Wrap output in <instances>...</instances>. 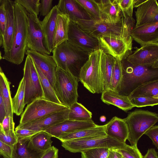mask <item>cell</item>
I'll list each match as a JSON object with an SVG mask.
<instances>
[{
	"label": "cell",
	"instance_id": "obj_60",
	"mask_svg": "<svg viewBox=\"0 0 158 158\" xmlns=\"http://www.w3.org/2000/svg\"></svg>",
	"mask_w": 158,
	"mask_h": 158
},
{
	"label": "cell",
	"instance_id": "obj_21",
	"mask_svg": "<svg viewBox=\"0 0 158 158\" xmlns=\"http://www.w3.org/2000/svg\"><path fill=\"white\" fill-rule=\"evenodd\" d=\"M99 7L102 21L115 25L123 19L116 0H95Z\"/></svg>",
	"mask_w": 158,
	"mask_h": 158
},
{
	"label": "cell",
	"instance_id": "obj_25",
	"mask_svg": "<svg viewBox=\"0 0 158 158\" xmlns=\"http://www.w3.org/2000/svg\"><path fill=\"white\" fill-rule=\"evenodd\" d=\"M101 99L105 103L114 106L126 112L134 107L127 96L120 94L110 89L103 91Z\"/></svg>",
	"mask_w": 158,
	"mask_h": 158
},
{
	"label": "cell",
	"instance_id": "obj_20",
	"mask_svg": "<svg viewBox=\"0 0 158 158\" xmlns=\"http://www.w3.org/2000/svg\"><path fill=\"white\" fill-rule=\"evenodd\" d=\"M15 3L14 1L5 0L6 22L4 33L2 37L4 53L11 49L13 43L15 29Z\"/></svg>",
	"mask_w": 158,
	"mask_h": 158
},
{
	"label": "cell",
	"instance_id": "obj_39",
	"mask_svg": "<svg viewBox=\"0 0 158 158\" xmlns=\"http://www.w3.org/2000/svg\"><path fill=\"white\" fill-rule=\"evenodd\" d=\"M15 1L23 7L27 13L38 16L40 12V0H16Z\"/></svg>",
	"mask_w": 158,
	"mask_h": 158
},
{
	"label": "cell",
	"instance_id": "obj_7",
	"mask_svg": "<svg viewBox=\"0 0 158 158\" xmlns=\"http://www.w3.org/2000/svg\"><path fill=\"white\" fill-rule=\"evenodd\" d=\"M78 78L70 72L57 67L53 87L61 104L69 108L77 102Z\"/></svg>",
	"mask_w": 158,
	"mask_h": 158
},
{
	"label": "cell",
	"instance_id": "obj_46",
	"mask_svg": "<svg viewBox=\"0 0 158 158\" xmlns=\"http://www.w3.org/2000/svg\"><path fill=\"white\" fill-rule=\"evenodd\" d=\"M38 132L26 129L17 127L15 129V132L18 139L31 138Z\"/></svg>",
	"mask_w": 158,
	"mask_h": 158
},
{
	"label": "cell",
	"instance_id": "obj_47",
	"mask_svg": "<svg viewBox=\"0 0 158 158\" xmlns=\"http://www.w3.org/2000/svg\"><path fill=\"white\" fill-rule=\"evenodd\" d=\"M52 0H41L40 5V15L45 16L51 10Z\"/></svg>",
	"mask_w": 158,
	"mask_h": 158
},
{
	"label": "cell",
	"instance_id": "obj_43",
	"mask_svg": "<svg viewBox=\"0 0 158 158\" xmlns=\"http://www.w3.org/2000/svg\"><path fill=\"white\" fill-rule=\"evenodd\" d=\"M0 140L12 148L17 142L18 139L15 131H11L9 134L6 135L0 130Z\"/></svg>",
	"mask_w": 158,
	"mask_h": 158
},
{
	"label": "cell",
	"instance_id": "obj_49",
	"mask_svg": "<svg viewBox=\"0 0 158 158\" xmlns=\"http://www.w3.org/2000/svg\"><path fill=\"white\" fill-rule=\"evenodd\" d=\"M4 3L0 7V33L2 37L4 35L6 22V14Z\"/></svg>",
	"mask_w": 158,
	"mask_h": 158
},
{
	"label": "cell",
	"instance_id": "obj_6",
	"mask_svg": "<svg viewBox=\"0 0 158 158\" xmlns=\"http://www.w3.org/2000/svg\"><path fill=\"white\" fill-rule=\"evenodd\" d=\"M124 119L128 130L127 140L131 146H137L140 137L158 122V114L148 110L136 109L129 113Z\"/></svg>",
	"mask_w": 158,
	"mask_h": 158
},
{
	"label": "cell",
	"instance_id": "obj_9",
	"mask_svg": "<svg viewBox=\"0 0 158 158\" xmlns=\"http://www.w3.org/2000/svg\"><path fill=\"white\" fill-rule=\"evenodd\" d=\"M61 142L63 147L72 153H81L87 150L96 148L116 149L122 147L126 144L107 135L66 140Z\"/></svg>",
	"mask_w": 158,
	"mask_h": 158
},
{
	"label": "cell",
	"instance_id": "obj_27",
	"mask_svg": "<svg viewBox=\"0 0 158 158\" xmlns=\"http://www.w3.org/2000/svg\"><path fill=\"white\" fill-rule=\"evenodd\" d=\"M106 126V124L103 125H97L95 127L61 136L57 139L62 142L66 140L106 135L105 132Z\"/></svg>",
	"mask_w": 158,
	"mask_h": 158
},
{
	"label": "cell",
	"instance_id": "obj_29",
	"mask_svg": "<svg viewBox=\"0 0 158 158\" xmlns=\"http://www.w3.org/2000/svg\"><path fill=\"white\" fill-rule=\"evenodd\" d=\"M128 97L129 99L136 97L158 98V79L142 84L133 90Z\"/></svg>",
	"mask_w": 158,
	"mask_h": 158
},
{
	"label": "cell",
	"instance_id": "obj_45",
	"mask_svg": "<svg viewBox=\"0 0 158 158\" xmlns=\"http://www.w3.org/2000/svg\"><path fill=\"white\" fill-rule=\"evenodd\" d=\"M148 136L152 141V144L158 148V126L154 125L150 128L144 134Z\"/></svg>",
	"mask_w": 158,
	"mask_h": 158
},
{
	"label": "cell",
	"instance_id": "obj_18",
	"mask_svg": "<svg viewBox=\"0 0 158 158\" xmlns=\"http://www.w3.org/2000/svg\"><path fill=\"white\" fill-rule=\"evenodd\" d=\"M91 119L80 121L66 119L46 130L45 131L58 138L60 136L73 133L80 130L96 126Z\"/></svg>",
	"mask_w": 158,
	"mask_h": 158
},
{
	"label": "cell",
	"instance_id": "obj_50",
	"mask_svg": "<svg viewBox=\"0 0 158 158\" xmlns=\"http://www.w3.org/2000/svg\"><path fill=\"white\" fill-rule=\"evenodd\" d=\"M58 149L54 146L47 150L41 158H58Z\"/></svg>",
	"mask_w": 158,
	"mask_h": 158
},
{
	"label": "cell",
	"instance_id": "obj_44",
	"mask_svg": "<svg viewBox=\"0 0 158 158\" xmlns=\"http://www.w3.org/2000/svg\"><path fill=\"white\" fill-rule=\"evenodd\" d=\"M1 126L2 131L6 135L9 134L11 131H15V123L9 116H5Z\"/></svg>",
	"mask_w": 158,
	"mask_h": 158
},
{
	"label": "cell",
	"instance_id": "obj_59",
	"mask_svg": "<svg viewBox=\"0 0 158 158\" xmlns=\"http://www.w3.org/2000/svg\"><path fill=\"white\" fill-rule=\"evenodd\" d=\"M0 130H2V129L1 125L0 124Z\"/></svg>",
	"mask_w": 158,
	"mask_h": 158
},
{
	"label": "cell",
	"instance_id": "obj_14",
	"mask_svg": "<svg viewBox=\"0 0 158 158\" xmlns=\"http://www.w3.org/2000/svg\"><path fill=\"white\" fill-rule=\"evenodd\" d=\"M81 50L91 53L99 49L97 39L92 37L70 21L67 40Z\"/></svg>",
	"mask_w": 158,
	"mask_h": 158
},
{
	"label": "cell",
	"instance_id": "obj_40",
	"mask_svg": "<svg viewBox=\"0 0 158 158\" xmlns=\"http://www.w3.org/2000/svg\"><path fill=\"white\" fill-rule=\"evenodd\" d=\"M122 16L125 19L133 18L134 0H116Z\"/></svg>",
	"mask_w": 158,
	"mask_h": 158
},
{
	"label": "cell",
	"instance_id": "obj_4",
	"mask_svg": "<svg viewBox=\"0 0 158 158\" xmlns=\"http://www.w3.org/2000/svg\"><path fill=\"white\" fill-rule=\"evenodd\" d=\"M102 52L98 49L90 53L88 59L81 68L79 81L92 94L102 93L104 90L103 81L100 68Z\"/></svg>",
	"mask_w": 158,
	"mask_h": 158
},
{
	"label": "cell",
	"instance_id": "obj_11",
	"mask_svg": "<svg viewBox=\"0 0 158 158\" xmlns=\"http://www.w3.org/2000/svg\"><path fill=\"white\" fill-rule=\"evenodd\" d=\"M23 70L25 106L36 99H43L44 96L38 74L32 59L29 56L26 58Z\"/></svg>",
	"mask_w": 158,
	"mask_h": 158
},
{
	"label": "cell",
	"instance_id": "obj_32",
	"mask_svg": "<svg viewBox=\"0 0 158 158\" xmlns=\"http://www.w3.org/2000/svg\"><path fill=\"white\" fill-rule=\"evenodd\" d=\"M115 60L112 56L102 53L100 61V68L103 81V91L109 89Z\"/></svg>",
	"mask_w": 158,
	"mask_h": 158
},
{
	"label": "cell",
	"instance_id": "obj_58",
	"mask_svg": "<svg viewBox=\"0 0 158 158\" xmlns=\"http://www.w3.org/2000/svg\"><path fill=\"white\" fill-rule=\"evenodd\" d=\"M2 58V54L1 52L0 51V60Z\"/></svg>",
	"mask_w": 158,
	"mask_h": 158
},
{
	"label": "cell",
	"instance_id": "obj_26",
	"mask_svg": "<svg viewBox=\"0 0 158 158\" xmlns=\"http://www.w3.org/2000/svg\"><path fill=\"white\" fill-rule=\"evenodd\" d=\"M30 138L18 139L12 148L11 158H41L44 153L38 152L31 147Z\"/></svg>",
	"mask_w": 158,
	"mask_h": 158
},
{
	"label": "cell",
	"instance_id": "obj_5",
	"mask_svg": "<svg viewBox=\"0 0 158 158\" xmlns=\"http://www.w3.org/2000/svg\"><path fill=\"white\" fill-rule=\"evenodd\" d=\"M123 18L120 23L115 25L92 19L80 20L76 24L88 35L97 39L105 35H131V31L134 27L135 20L133 18Z\"/></svg>",
	"mask_w": 158,
	"mask_h": 158
},
{
	"label": "cell",
	"instance_id": "obj_28",
	"mask_svg": "<svg viewBox=\"0 0 158 158\" xmlns=\"http://www.w3.org/2000/svg\"><path fill=\"white\" fill-rule=\"evenodd\" d=\"M70 20L68 16L59 13L58 16L53 40V48L68 40Z\"/></svg>",
	"mask_w": 158,
	"mask_h": 158
},
{
	"label": "cell",
	"instance_id": "obj_1",
	"mask_svg": "<svg viewBox=\"0 0 158 158\" xmlns=\"http://www.w3.org/2000/svg\"><path fill=\"white\" fill-rule=\"evenodd\" d=\"M15 2V29L13 43L11 49L4 53L2 57L8 61L19 65L23 61L28 49V19L25 9Z\"/></svg>",
	"mask_w": 158,
	"mask_h": 158
},
{
	"label": "cell",
	"instance_id": "obj_22",
	"mask_svg": "<svg viewBox=\"0 0 158 158\" xmlns=\"http://www.w3.org/2000/svg\"><path fill=\"white\" fill-rule=\"evenodd\" d=\"M56 6L60 13L68 15L74 23L80 20L91 19L76 0H60Z\"/></svg>",
	"mask_w": 158,
	"mask_h": 158
},
{
	"label": "cell",
	"instance_id": "obj_16",
	"mask_svg": "<svg viewBox=\"0 0 158 158\" xmlns=\"http://www.w3.org/2000/svg\"><path fill=\"white\" fill-rule=\"evenodd\" d=\"M25 54L31 57L34 64L47 78L53 87L55 81L57 66L52 56L43 54L29 49L27 50Z\"/></svg>",
	"mask_w": 158,
	"mask_h": 158
},
{
	"label": "cell",
	"instance_id": "obj_36",
	"mask_svg": "<svg viewBox=\"0 0 158 158\" xmlns=\"http://www.w3.org/2000/svg\"><path fill=\"white\" fill-rule=\"evenodd\" d=\"M122 61L116 60H115L109 89L118 93L119 92L123 76Z\"/></svg>",
	"mask_w": 158,
	"mask_h": 158
},
{
	"label": "cell",
	"instance_id": "obj_55",
	"mask_svg": "<svg viewBox=\"0 0 158 158\" xmlns=\"http://www.w3.org/2000/svg\"><path fill=\"white\" fill-rule=\"evenodd\" d=\"M2 44V37L0 33V48Z\"/></svg>",
	"mask_w": 158,
	"mask_h": 158
},
{
	"label": "cell",
	"instance_id": "obj_54",
	"mask_svg": "<svg viewBox=\"0 0 158 158\" xmlns=\"http://www.w3.org/2000/svg\"><path fill=\"white\" fill-rule=\"evenodd\" d=\"M106 117L104 116H102L100 117V120L102 122H104L106 121Z\"/></svg>",
	"mask_w": 158,
	"mask_h": 158
},
{
	"label": "cell",
	"instance_id": "obj_57",
	"mask_svg": "<svg viewBox=\"0 0 158 158\" xmlns=\"http://www.w3.org/2000/svg\"><path fill=\"white\" fill-rule=\"evenodd\" d=\"M118 156L119 158H123V157H122V156L118 153Z\"/></svg>",
	"mask_w": 158,
	"mask_h": 158
},
{
	"label": "cell",
	"instance_id": "obj_42",
	"mask_svg": "<svg viewBox=\"0 0 158 158\" xmlns=\"http://www.w3.org/2000/svg\"><path fill=\"white\" fill-rule=\"evenodd\" d=\"M134 107H142L154 106L158 104V98L145 97H136L129 99Z\"/></svg>",
	"mask_w": 158,
	"mask_h": 158
},
{
	"label": "cell",
	"instance_id": "obj_52",
	"mask_svg": "<svg viewBox=\"0 0 158 158\" xmlns=\"http://www.w3.org/2000/svg\"><path fill=\"white\" fill-rule=\"evenodd\" d=\"M143 158H158V152L154 148H149Z\"/></svg>",
	"mask_w": 158,
	"mask_h": 158
},
{
	"label": "cell",
	"instance_id": "obj_41",
	"mask_svg": "<svg viewBox=\"0 0 158 158\" xmlns=\"http://www.w3.org/2000/svg\"><path fill=\"white\" fill-rule=\"evenodd\" d=\"M108 149L96 148L88 149L81 153V158H106L108 153Z\"/></svg>",
	"mask_w": 158,
	"mask_h": 158
},
{
	"label": "cell",
	"instance_id": "obj_3",
	"mask_svg": "<svg viewBox=\"0 0 158 158\" xmlns=\"http://www.w3.org/2000/svg\"><path fill=\"white\" fill-rule=\"evenodd\" d=\"M123 76L119 94L127 96L137 86L158 79V69L134 65L126 59L122 61Z\"/></svg>",
	"mask_w": 158,
	"mask_h": 158
},
{
	"label": "cell",
	"instance_id": "obj_37",
	"mask_svg": "<svg viewBox=\"0 0 158 158\" xmlns=\"http://www.w3.org/2000/svg\"><path fill=\"white\" fill-rule=\"evenodd\" d=\"M83 7L91 19L102 21L98 6L95 0H76Z\"/></svg>",
	"mask_w": 158,
	"mask_h": 158
},
{
	"label": "cell",
	"instance_id": "obj_53",
	"mask_svg": "<svg viewBox=\"0 0 158 158\" xmlns=\"http://www.w3.org/2000/svg\"><path fill=\"white\" fill-rule=\"evenodd\" d=\"M106 158H119L118 153L113 149L109 148L108 155Z\"/></svg>",
	"mask_w": 158,
	"mask_h": 158
},
{
	"label": "cell",
	"instance_id": "obj_13",
	"mask_svg": "<svg viewBox=\"0 0 158 158\" xmlns=\"http://www.w3.org/2000/svg\"><path fill=\"white\" fill-rule=\"evenodd\" d=\"M135 50L126 59L134 65L158 69V44H152L134 48Z\"/></svg>",
	"mask_w": 158,
	"mask_h": 158
},
{
	"label": "cell",
	"instance_id": "obj_31",
	"mask_svg": "<svg viewBox=\"0 0 158 158\" xmlns=\"http://www.w3.org/2000/svg\"><path fill=\"white\" fill-rule=\"evenodd\" d=\"M52 137L45 131H39L30 138V144L38 152L44 153L52 147Z\"/></svg>",
	"mask_w": 158,
	"mask_h": 158
},
{
	"label": "cell",
	"instance_id": "obj_51",
	"mask_svg": "<svg viewBox=\"0 0 158 158\" xmlns=\"http://www.w3.org/2000/svg\"><path fill=\"white\" fill-rule=\"evenodd\" d=\"M6 115L4 101L0 92V124Z\"/></svg>",
	"mask_w": 158,
	"mask_h": 158
},
{
	"label": "cell",
	"instance_id": "obj_33",
	"mask_svg": "<svg viewBox=\"0 0 158 158\" xmlns=\"http://www.w3.org/2000/svg\"><path fill=\"white\" fill-rule=\"evenodd\" d=\"M69 109L68 119L80 121H87L92 119V113L77 102L72 104Z\"/></svg>",
	"mask_w": 158,
	"mask_h": 158
},
{
	"label": "cell",
	"instance_id": "obj_34",
	"mask_svg": "<svg viewBox=\"0 0 158 158\" xmlns=\"http://www.w3.org/2000/svg\"><path fill=\"white\" fill-rule=\"evenodd\" d=\"M35 66L39 77L43 93V99L58 104H62L57 98L54 89L48 79L39 68L35 65Z\"/></svg>",
	"mask_w": 158,
	"mask_h": 158
},
{
	"label": "cell",
	"instance_id": "obj_15",
	"mask_svg": "<svg viewBox=\"0 0 158 158\" xmlns=\"http://www.w3.org/2000/svg\"><path fill=\"white\" fill-rule=\"evenodd\" d=\"M136 27L158 22V4L156 0H134Z\"/></svg>",
	"mask_w": 158,
	"mask_h": 158
},
{
	"label": "cell",
	"instance_id": "obj_56",
	"mask_svg": "<svg viewBox=\"0 0 158 158\" xmlns=\"http://www.w3.org/2000/svg\"><path fill=\"white\" fill-rule=\"evenodd\" d=\"M5 0H0V7L4 3Z\"/></svg>",
	"mask_w": 158,
	"mask_h": 158
},
{
	"label": "cell",
	"instance_id": "obj_38",
	"mask_svg": "<svg viewBox=\"0 0 158 158\" xmlns=\"http://www.w3.org/2000/svg\"><path fill=\"white\" fill-rule=\"evenodd\" d=\"M114 149L120 154L123 158H143V156L137 146L126 144L122 148Z\"/></svg>",
	"mask_w": 158,
	"mask_h": 158
},
{
	"label": "cell",
	"instance_id": "obj_30",
	"mask_svg": "<svg viewBox=\"0 0 158 158\" xmlns=\"http://www.w3.org/2000/svg\"><path fill=\"white\" fill-rule=\"evenodd\" d=\"M10 82L0 66V92L4 102L6 115L13 120V112Z\"/></svg>",
	"mask_w": 158,
	"mask_h": 158
},
{
	"label": "cell",
	"instance_id": "obj_2",
	"mask_svg": "<svg viewBox=\"0 0 158 158\" xmlns=\"http://www.w3.org/2000/svg\"><path fill=\"white\" fill-rule=\"evenodd\" d=\"M52 52L57 67L69 71L77 77L81 68L90 54L73 45L67 40L55 48Z\"/></svg>",
	"mask_w": 158,
	"mask_h": 158
},
{
	"label": "cell",
	"instance_id": "obj_35",
	"mask_svg": "<svg viewBox=\"0 0 158 158\" xmlns=\"http://www.w3.org/2000/svg\"><path fill=\"white\" fill-rule=\"evenodd\" d=\"M25 83L23 78L19 82L15 95L12 99L13 113L19 116L23 112L24 104Z\"/></svg>",
	"mask_w": 158,
	"mask_h": 158
},
{
	"label": "cell",
	"instance_id": "obj_8",
	"mask_svg": "<svg viewBox=\"0 0 158 158\" xmlns=\"http://www.w3.org/2000/svg\"><path fill=\"white\" fill-rule=\"evenodd\" d=\"M97 39L99 49L115 60L122 61L132 52L133 40L131 35H105Z\"/></svg>",
	"mask_w": 158,
	"mask_h": 158
},
{
	"label": "cell",
	"instance_id": "obj_12",
	"mask_svg": "<svg viewBox=\"0 0 158 158\" xmlns=\"http://www.w3.org/2000/svg\"><path fill=\"white\" fill-rule=\"evenodd\" d=\"M28 19V49L43 54L49 55L47 49L41 21L36 16L27 13Z\"/></svg>",
	"mask_w": 158,
	"mask_h": 158
},
{
	"label": "cell",
	"instance_id": "obj_19",
	"mask_svg": "<svg viewBox=\"0 0 158 158\" xmlns=\"http://www.w3.org/2000/svg\"><path fill=\"white\" fill-rule=\"evenodd\" d=\"M69 109L50 114L38 120L19 124L16 127L26 129L36 132L46 130L68 119Z\"/></svg>",
	"mask_w": 158,
	"mask_h": 158
},
{
	"label": "cell",
	"instance_id": "obj_48",
	"mask_svg": "<svg viewBox=\"0 0 158 158\" xmlns=\"http://www.w3.org/2000/svg\"><path fill=\"white\" fill-rule=\"evenodd\" d=\"M12 148L0 140V154L4 158H11Z\"/></svg>",
	"mask_w": 158,
	"mask_h": 158
},
{
	"label": "cell",
	"instance_id": "obj_10",
	"mask_svg": "<svg viewBox=\"0 0 158 158\" xmlns=\"http://www.w3.org/2000/svg\"><path fill=\"white\" fill-rule=\"evenodd\" d=\"M69 108L42 98H38L27 105L21 117L19 124L38 120L50 114Z\"/></svg>",
	"mask_w": 158,
	"mask_h": 158
},
{
	"label": "cell",
	"instance_id": "obj_24",
	"mask_svg": "<svg viewBox=\"0 0 158 158\" xmlns=\"http://www.w3.org/2000/svg\"><path fill=\"white\" fill-rule=\"evenodd\" d=\"M106 125L105 132L107 135L126 143L128 130L124 118L114 116Z\"/></svg>",
	"mask_w": 158,
	"mask_h": 158
},
{
	"label": "cell",
	"instance_id": "obj_17",
	"mask_svg": "<svg viewBox=\"0 0 158 158\" xmlns=\"http://www.w3.org/2000/svg\"><path fill=\"white\" fill-rule=\"evenodd\" d=\"M131 36L141 46L158 44V22L134 26L131 31Z\"/></svg>",
	"mask_w": 158,
	"mask_h": 158
},
{
	"label": "cell",
	"instance_id": "obj_23",
	"mask_svg": "<svg viewBox=\"0 0 158 158\" xmlns=\"http://www.w3.org/2000/svg\"><path fill=\"white\" fill-rule=\"evenodd\" d=\"M60 13L56 5L55 6L49 14L41 21L47 49L51 53L53 49V40L57 16Z\"/></svg>",
	"mask_w": 158,
	"mask_h": 158
}]
</instances>
